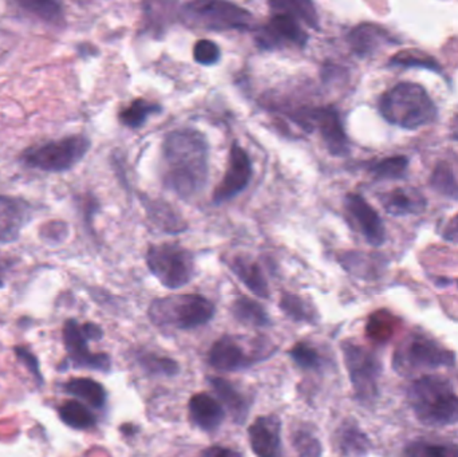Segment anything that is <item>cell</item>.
<instances>
[{
    "mask_svg": "<svg viewBox=\"0 0 458 457\" xmlns=\"http://www.w3.org/2000/svg\"><path fill=\"white\" fill-rule=\"evenodd\" d=\"M258 361L255 357L248 356L239 341L232 337H223L214 343L209 351V364L223 372H236L250 367Z\"/></svg>",
    "mask_w": 458,
    "mask_h": 457,
    "instance_id": "obj_17",
    "label": "cell"
},
{
    "mask_svg": "<svg viewBox=\"0 0 458 457\" xmlns=\"http://www.w3.org/2000/svg\"><path fill=\"white\" fill-rule=\"evenodd\" d=\"M232 313L237 321L250 325V326L264 327L271 324L268 314L264 310L263 306L250 298L242 297L234 300Z\"/></svg>",
    "mask_w": 458,
    "mask_h": 457,
    "instance_id": "obj_23",
    "label": "cell"
},
{
    "mask_svg": "<svg viewBox=\"0 0 458 457\" xmlns=\"http://www.w3.org/2000/svg\"><path fill=\"white\" fill-rule=\"evenodd\" d=\"M344 206L366 241L373 247L382 246L386 239V231L378 212L357 193H349L344 199Z\"/></svg>",
    "mask_w": 458,
    "mask_h": 457,
    "instance_id": "obj_13",
    "label": "cell"
},
{
    "mask_svg": "<svg viewBox=\"0 0 458 457\" xmlns=\"http://www.w3.org/2000/svg\"><path fill=\"white\" fill-rule=\"evenodd\" d=\"M252 179V163L248 153L239 144H232L229 152L228 168L222 184L214 193L215 204L232 200L242 193Z\"/></svg>",
    "mask_w": 458,
    "mask_h": 457,
    "instance_id": "obj_12",
    "label": "cell"
},
{
    "mask_svg": "<svg viewBox=\"0 0 458 457\" xmlns=\"http://www.w3.org/2000/svg\"><path fill=\"white\" fill-rule=\"evenodd\" d=\"M163 107L158 104L148 102L147 99H134L126 109L120 113V121L131 129H139L147 123L148 118L160 113Z\"/></svg>",
    "mask_w": 458,
    "mask_h": 457,
    "instance_id": "obj_26",
    "label": "cell"
},
{
    "mask_svg": "<svg viewBox=\"0 0 458 457\" xmlns=\"http://www.w3.org/2000/svg\"><path fill=\"white\" fill-rule=\"evenodd\" d=\"M231 270L234 275L258 297H269V287L260 266L250 258L236 257L231 260Z\"/></svg>",
    "mask_w": 458,
    "mask_h": 457,
    "instance_id": "obj_21",
    "label": "cell"
},
{
    "mask_svg": "<svg viewBox=\"0 0 458 457\" xmlns=\"http://www.w3.org/2000/svg\"><path fill=\"white\" fill-rule=\"evenodd\" d=\"M67 392L85 400L88 404L96 408L104 407L106 402V392L104 386L91 378H74L66 385Z\"/></svg>",
    "mask_w": 458,
    "mask_h": 457,
    "instance_id": "obj_25",
    "label": "cell"
},
{
    "mask_svg": "<svg viewBox=\"0 0 458 457\" xmlns=\"http://www.w3.org/2000/svg\"><path fill=\"white\" fill-rule=\"evenodd\" d=\"M85 136H70L29 148L21 156L26 165L45 172H66L77 165L90 149Z\"/></svg>",
    "mask_w": 458,
    "mask_h": 457,
    "instance_id": "obj_7",
    "label": "cell"
},
{
    "mask_svg": "<svg viewBox=\"0 0 458 457\" xmlns=\"http://www.w3.org/2000/svg\"><path fill=\"white\" fill-rule=\"evenodd\" d=\"M290 356L293 357L296 365L301 369H318L322 364L319 353L306 343H299L290 351Z\"/></svg>",
    "mask_w": 458,
    "mask_h": 457,
    "instance_id": "obj_36",
    "label": "cell"
},
{
    "mask_svg": "<svg viewBox=\"0 0 458 457\" xmlns=\"http://www.w3.org/2000/svg\"><path fill=\"white\" fill-rule=\"evenodd\" d=\"M0 286H2V282H0Z\"/></svg>",
    "mask_w": 458,
    "mask_h": 457,
    "instance_id": "obj_42",
    "label": "cell"
},
{
    "mask_svg": "<svg viewBox=\"0 0 458 457\" xmlns=\"http://www.w3.org/2000/svg\"><path fill=\"white\" fill-rule=\"evenodd\" d=\"M193 56L198 63L203 66H212L220 61V47L216 43L208 39H200L193 48Z\"/></svg>",
    "mask_w": 458,
    "mask_h": 457,
    "instance_id": "obj_38",
    "label": "cell"
},
{
    "mask_svg": "<svg viewBox=\"0 0 458 457\" xmlns=\"http://www.w3.org/2000/svg\"><path fill=\"white\" fill-rule=\"evenodd\" d=\"M293 447L301 457L322 456V444L319 440L307 431H299L293 437Z\"/></svg>",
    "mask_w": 458,
    "mask_h": 457,
    "instance_id": "obj_37",
    "label": "cell"
},
{
    "mask_svg": "<svg viewBox=\"0 0 458 457\" xmlns=\"http://www.w3.org/2000/svg\"><path fill=\"white\" fill-rule=\"evenodd\" d=\"M145 207H147L148 214L152 217L153 223L166 233H182L187 227L182 217L177 216L176 212L166 203L145 201Z\"/></svg>",
    "mask_w": 458,
    "mask_h": 457,
    "instance_id": "obj_24",
    "label": "cell"
},
{
    "mask_svg": "<svg viewBox=\"0 0 458 457\" xmlns=\"http://www.w3.org/2000/svg\"><path fill=\"white\" fill-rule=\"evenodd\" d=\"M409 404L425 426L446 427L458 423V396L443 376H422L408 391Z\"/></svg>",
    "mask_w": 458,
    "mask_h": 457,
    "instance_id": "obj_2",
    "label": "cell"
},
{
    "mask_svg": "<svg viewBox=\"0 0 458 457\" xmlns=\"http://www.w3.org/2000/svg\"><path fill=\"white\" fill-rule=\"evenodd\" d=\"M293 120L307 131L318 129L328 152L335 157L350 153L349 137L342 125L339 113L334 107H310L293 113Z\"/></svg>",
    "mask_w": 458,
    "mask_h": 457,
    "instance_id": "obj_9",
    "label": "cell"
},
{
    "mask_svg": "<svg viewBox=\"0 0 458 457\" xmlns=\"http://www.w3.org/2000/svg\"><path fill=\"white\" fill-rule=\"evenodd\" d=\"M405 457H458V447L454 444L416 442L406 448Z\"/></svg>",
    "mask_w": 458,
    "mask_h": 457,
    "instance_id": "obj_34",
    "label": "cell"
},
{
    "mask_svg": "<svg viewBox=\"0 0 458 457\" xmlns=\"http://www.w3.org/2000/svg\"><path fill=\"white\" fill-rule=\"evenodd\" d=\"M215 316V305L201 295L182 294L153 300L149 318L160 327L191 330L204 326Z\"/></svg>",
    "mask_w": 458,
    "mask_h": 457,
    "instance_id": "obj_4",
    "label": "cell"
},
{
    "mask_svg": "<svg viewBox=\"0 0 458 457\" xmlns=\"http://www.w3.org/2000/svg\"><path fill=\"white\" fill-rule=\"evenodd\" d=\"M339 448L347 456L365 455L369 450V440L357 427L344 426L338 435Z\"/></svg>",
    "mask_w": 458,
    "mask_h": 457,
    "instance_id": "obj_28",
    "label": "cell"
},
{
    "mask_svg": "<svg viewBox=\"0 0 458 457\" xmlns=\"http://www.w3.org/2000/svg\"><path fill=\"white\" fill-rule=\"evenodd\" d=\"M163 155L168 190L184 200L204 190L209 176V148L200 131L177 129L166 134Z\"/></svg>",
    "mask_w": 458,
    "mask_h": 457,
    "instance_id": "obj_1",
    "label": "cell"
},
{
    "mask_svg": "<svg viewBox=\"0 0 458 457\" xmlns=\"http://www.w3.org/2000/svg\"><path fill=\"white\" fill-rule=\"evenodd\" d=\"M409 160L405 156L385 158L371 165L370 172L379 180H398L405 177Z\"/></svg>",
    "mask_w": 458,
    "mask_h": 457,
    "instance_id": "obj_31",
    "label": "cell"
},
{
    "mask_svg": "<svg viewBox=\"0 0 458 457\" xmlns=\"http://www.w3.org/2000/svg\"><path fill=\"white\" fill-rule=\"evenodd\" d=\"M150 273L166 289H182L195 276V257L190 250L174 243L155 244L147 252Z\"/></svg>",
    "mask_w": 458,
    "mask_h": 457,
    "instance_id": "obj_6",
    "label": "cell"
},
{
    "mask_svg": "<svg viewBox=\"0 0 458 457\" xmlns=\"http://www.w3.org/2000/svg\"><path fill=\"white\" fill-rule=\"evenodd\" d=\"M444 238L452 241V243H458V215L449 222L448 227L444 233Z\"/></svg>",
    "mask_w": 458,
    "mask_h": 457,
    "instance_id": "obj_41",
    "label": "cell"
},
{
    "mask_svg": "<svg viewBox=\"0 0 458 457\" xmlns=\"http://www.w3.org/2000/svg\"><path fill=\"white\" fill-rule=\"evenodd\" d=\"M208 381L219 399L227 405L233 420L237 423L244 421L248 415V408H250L245 397L225 378L209 377Z\"/></svg>",
    "mask_w": 458,
    "mask_h": 457,
    "instance_id": "obj_22",
    "label": "cell"
},
{
    "mask_svg": "<svg viewBox=\"0 0 458 457\" xmlns=\"http://www.w3.org/2000/svg\"><path fill=\"white\" fill-rule=\"evenodd\" d=\"M393 42L394 39L390 38L389 32L378 24L362 23L352 29L349 34L350 47L360 58L373 55L382 46Z\"/></svg>",
    "mask_w": 458,
    "mask_h": 457,
    "instance_id": "obj_18",
    "label": "cell"
},
{
    "mask_svg": "<svg viewBox=\"0 0 458 457\" xmlns=\"http://www.w3.org/2000/svg\"><path fill=\"white\" fill-rule=\"evenodd\" d=\"M392 333L393 324L386 314L378 313L371 317L370 322L368 325V334L370 335L371 340L384 343V341L389 340Z\"/></svg>",
    "mask_w": 458,
    "mask_h": 457,
    "instance_id": "obj_39",
    "label": "cell"
},
{
    "mask_svg": "<svg viewBox=\"0 0 458 457\" xmlns=\"http://www.w3.org/2000/svg\"><path fill=\"white\" fill-rule=\"evenodd\" d=\"M199 457H242L236 451L229 450V448L219 447V445H215V447L207 448L203 453H200Z\"/></svg>",
    "mask_w": 458,
    "mask_h": 457,
    "instance_id": "obj_40",
    "label": "cell"
},
{
    "mask_svg": "<svg viewBox=\"0 0 458 457\" xmlns=\"http://www.w3.org/2000/svg\"><path fill=\"white\" fill-rule=\"evenodd\" d=\"M387 214L392 216L421 215L427 209V200L420 190L411 187L395 188L381 198Z\"/></svg>",
    "mask_w": 458,
    "mask_h": 457,
    "instance_id": "obj_19",
    "label": "cell"
},
{
    "mask_svg": "<svg viewBox=\"0 0 458 457\" xmlns=\"http://www.w3.org/2000/svg\"><path fill=\"white\" fill-rule=\"evenodd\" d=\"M390 64L401 67H422V69L432 70V72H443L440 63L433 56L421 53V51L409 50L398 53L397 55L393 56Z\"/></svg>",
    "mask_w": 458,
    "mask_h": 457,
    "instance_id": "obj_33",
    "label": "cell"
},
{
    "mask_svg": "<svg viewBox=\"0 0 458 457\" xmlns=\"http://www.w3.org/2000/svg\"><path fill=\"white\" fill-rule=\"evenodd\" d=\"M250 448L258 457H282V423L275 415L261 416L248 429Z\"/></svg>",
    "mask_w": 458,
    "mask_h": 457,
    "instance_id": "obj_14",
    "label": "cell"
},
{
    "mask_svg": "<svg viewBox=\"0 0 458 457\" xmlns=\"http://www.w3.org/2000/svg\"><path fill=\"white\" fill-rule=\"evenodd\" d=\"M140 364L150 375L174 376L179 373V364L168 357H158L156 354H144L140 357Z\"/></svg>",
    "mask_w": 458,
    "mask_h": 457,
    "instance_id": "obj_35",
    "label": "cell"
},
{
    "mask_svg": "<svg viewBox=\"0 0 458 457\" xmlns=\"http://www.w3.org/2000/svg\"><path fill=\"white\" fill-rule=\"evenodd\" d=\"M190 415L193 424L206 432L216 431L225 418L220 402L206 394H195L191 399Z\"/></svg>",
    "mask_w": 458,
    "mask_h": 457,
    "instance_id": "obj_20",
    "label": "cell"
},
{
    "mask_svg": "<svg viewBox=\"0 0 458 457\" xmlns=\"http://www.w3.org/2000/svg\"><path fill=\"white\" fill-rule=\"evenodd\" d=\"M64 424L75 429H89L96 426V418L93 413L77 402H67L59 410Z\"/></svg>",
    "mask_w": 458,
    "mask_h": 457,
    "instance_id": "obj_27",
    "label": "cell"
},
{
    "mask_svg": "<svg viewBox=\"0 0 458 457\" xmlns=\"http://www.w3.org/2000/svg\"><path fill=\"white\" fill-rule=\"evenodd\" d=\"M30 217L31 211L26 201L0 195V244L15 241Z\"/></svg>",
    "mask_w": 458,
    "mask_h": 457,
    "instance_id": "obj_15",
    "label": "cell"
},
{
    "mask_svg": "<svg viewBox=\"0 0 458 457\" xmlns=\"http://www.w3.org/2000/svg\"><path fill=\"white\" fill-rule=\"evenodd\" d=\"M454 362L456 356L454 351L444 348L432 338L413 334L398 346L393 367L401 375H411L419 370L452 367Z\"/></svg>",
    "mask_w": 458,
    "mask_h": 457,
    "instance_id": "obj_8",
    "label": "cell"
},
{
    "mask_svg": "<svg viewBox=\"0 0 458 457\" xmlns=\"http://www.w3.org/2000/svg\"><path fill=\"white\" fill-rule=\"evenodd\" d=\"M89 335L85 326H80L75 321L67 322L64 327V341L72 359L82 367L93 369L107 370L110 368V359L106 354H91L88 348Z\"/></svg>",
    "mask_w": 458,
    "mask_h": 457,
    "instance_id": "obj_16",
    "label": "cell"
},
{
    "mask_svg": "<svg viewBox=\"0 0 458 457\" xmlns=\"http://www.w3.org/2000/svg\"><path fill=\"white\" fill-rule=\"evenodd\" d=\"M344 362L355 394L362 402H371L378 394L381 364L376 354L354 343H344Z\"/></svg>",
    "mask_w": 458,
    "mask_h": 457,
    "instance_id": "obj_10",
    "label": "cell"
},
{
    "mask_svg": "<svg viewBox=\"0 0 458 457\" xmlns=\"http://www.w3.org/2000/svg\"><path fill=\"white\" fill-rule=\"evenodd\" d=\"M269 5L274 11H284V13L295 16L296 19H301L312 29L319 27V18H318L317 10H315L311 2L282 0V2H271Z\"/></svg>",
    "mask_w": 458,
    "mask_h": 457,
    "instance_id": "obj_29",
    "label": "cell"
},
{
    "mask_svg": "<svg viewBox=\"0 0 458 457\" xmlns=\"http://www.w3.org/2000/svg\"><path fill=\"white\" fill-rule=\"evenodd\" d=\"M180 15L188 26L209 31L250 30L253 23L250 11L228 2L187 3L182 5Z\"/></svg>",
    "mask_w": 458,
    "mask_h": 457,
    "instance_id": "obj_5",
    "label": "cell"
},
{
    "mask_svg": "<svg viewBox=\"0 0 458 457\" xmlns=\"http://www.w3.org/2000/svg\"><path fill=\"white\" fill-rule=\"evenodd\" d=\"M379 112L387 123L403 129H419L432 123L437 107L421 85L398 83L387 90L379 101Z\"/></svg>",
    "mask_w": 458,
    "mask_h": 457,
    "instance_id": "obj_3",
    "label": "cell"
},
{
    "mask_svg": "<svg viewBox=\"0 0 458 457\" xmlns=\"http://www.w3.org/2000/svg\"><path fill=\"white\" fill-rule=\"evenodd\" d=\"M430 185L440 195L452 199V200H458V182L448 164L440 163L436 166L435 172L430 177Z\"/></svg>",
    "mask_w": 458,
    "mask_h": 457,
    "instance_id": "obj_30",
    "label": "cell"
},
{
    "mask_svg": "<svg viewBox=\"0 0 458 457\" xmlns=\"http://www.w3.org/2000/svg\"><path fill=\"white\" fill-rule=\"evenodd\" d=\"M268 23L256 32V43L263 50L291 47L304 48L309 42V34L304 31L298 19L284 11H274Z\"/></svg>",
    "mask_w": 458,
    "mask_h": 457,
    "instance_id": "obj_11",
    "label": "cell"
},
{
    "mask_svg": "<svg viewBox=\"0 0 458 457\" xmlns=\"http://www.w3.org/2000/svg\"><path fill=\"white\" fill-rule=\"evenodd\" d=\"M280 309L293 321L314 322L315 310L311 305L301 300L298 295L284 294L280 300Z\"/></svg>",
    "mask_w": 458,
    "mask_h": 457,
    "instance_id": "obj_32",
    "label": "cell"
}]
</instances>
